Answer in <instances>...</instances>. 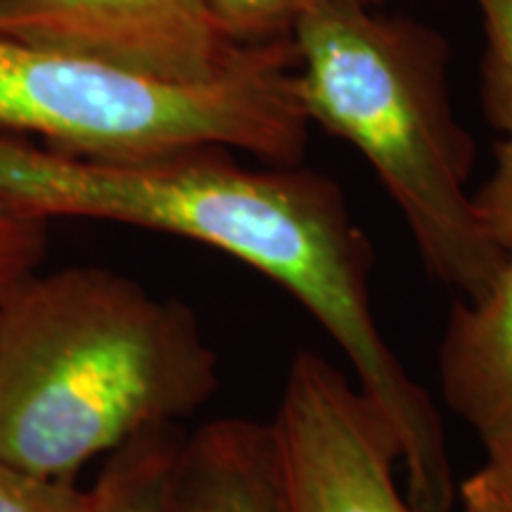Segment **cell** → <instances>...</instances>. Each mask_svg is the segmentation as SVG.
Masks as SVG:
<instances>
[{
  "label": "cell",
  "mask_w": 512,
  "mask_h": 512,
  "mask_svg": "<svg viewBox=\"0 0 512 512\" xmlns=\"http://www.w3.org/2000/svg\"><path fill=\"white\" fill-rule=\"evenodd\" d=\"M230 152L91 159L0 131V200L46 221L74 216L181 235L275 280L342 349L356 387L387 422L413 508L451 512L458 484L444 425L382 335L373 249L342 190L299 164L252 169Z\"/></svg>",
  "instance_id": "cell-1"
},
{
  "label": "cell",
  "mask_w": 512,
  "mask_h": 512,
  "mask_svg": "<svg viewBox=\"0 0 512 512\" xmlns=\"http://www.w3.org/2000/svg\"><path fill=\"white\" fill-rule=\"evenodd\" d=\"M219 389L197 316L98 266L31 273L0 297V460L74 479Z\"/></svg>",
  "instance_id": "cell-2"
},
{
  "label": "cell",
  "mask_w": 512,
  "mask_h": 512,
  "mask_svg": "<svg viewBox=\"0 0 512 512\" xmlns=\"http://www.w3.org/2000/svg\"><path fill=\"white\" fill-rule=\"evenodd\" d=\"M294 91L311 124L354 145L411 228L427 271L477 299L505 252L467 192L475 145L448 98L437 31L363 0H320L292 31Z\"/></svg>",
  "instance_id": "cell-3"
},
{
  "label": "cell",
  "mask_w": 512,
  "mask_h": 512,
  "mask_svg": "<svg viewBox=\"0 0 512 512\" xmlns=\"http://www.w3.org/2000/svg\"><path fill=\"white\" fill-rule=\"evenodd\" d=\"M294 67L292 38L216 79L171 81L0 36V131L91 159L226 147L294 166L311 126Z\"/></svg>",
  "instance_id": "cell-4"
},
{
  "label": "cell",
  "mask_w": 512,
  "mask_h": 512,
  "mask_svg": "<svg viewBox=\"0 0 512 512\" xmlns=\"http://www.w3.org/2000/svg\"><path fill=\"white\" fill-rule=\"evenodd\" d=\"M271 425L292 512H420L396 482L399 451L387 422L313 351L290 363Z\"/></svg>",
  "instance_id": "cell-5"
},
{
  "label": "cell",
  "mask_w": 512,
  "mask_h": 512,
  "mask_svg": "<svg viewBox=\"0 0 512 512\" xmlns=\"http://www.w3.org/2000/svg\"><path fill=\"white\" fill-rule=\"evenodd\" d=\"M0 36L171 81L216 79L266 46L230 41L211 0H0Z\"/></svg>",
  "instance_id": "cell-6"
},
{
  "label": "cell",
  "mask_w": 512,
  "mask_h": 512,
  "mask_svg": "<svg viewBox=\"0 0 512 512\" xmlns=\"http://www.w3.org/2000/svg\"><path fill=\"white\" fill-rule=\"evenodd\" d=\"M446 403L477 434L486 460L512 463V252L477 299H460L439 349Z\"/></svg>",
  "instance_id": "cell-7"
},
{
  "label": "cell",
  "mask_w": 512,
  "mask_h": 512,
  "mask_svg": "<svg viewBox=\"0 0 512 512\" xmlns=\"http://www.w3.org/2000/svg\"><path fill=\"white\" fill-rule=\"evenodd\" d=\"M164 512H292L271 422L221 418L183 437Z\"/></svg>",
  "instance_id": "cell-8"
},
{
  "label": "cell",
  "mask_w": 512,
  "mask_h": 512,
  "mask_svg": "<svg viewBox=\"0 0 512 512\" xmlns=\"http://www.w3.org/2000/svg\"><path fill=\"white\" fill-rule=\"evenodd\" d=\"M181 444L178 425H159L107 453L91 489V512H164L166 486Z\"/></svg>",
  "instance_id": "cell-9"
},
{
  "label": "cell",
  "mask_w": 512,
  "mask_h": 512,
  "mask_svg": "<svg viewBox=\"0 0 512 512\" xmlns=\"http://www.w3.org/2000/svg\"><path fill=\"white\" fill-rule=\"evenodd\" d=\"M482 12L486 50L482 60V107L489 124L512 136V0H475Z\"/></svg>",
  "instance_id": "cell-10"
},
{
  "label": "cell",
  "mask_w": 512,
  "mask_h": 512,
  "mask_svg": "<svg viewBox=\"0 0 512 512\" xmlns=\"http://www.w3.org/2000/svg\"><path fill=\"white\" fill-rule=\"evenodd\" d=\"M320 0H211L216 24L240 46L292 38L297 22Z\"/></svg>",
  "instance_id": "cell-11"
},
{
  "label": "cell",
  "mask_w": 512,
  "mask_h": 512,
  "mask_svg": "<svg viewBox=\"0 0 512 512\" xmlns=\"http://www.w3.org/2000/svg\"><path fill=\"white\" fill-rule=\"evenodd\" d=\"M93 494L74 479L31 475L0 460V512H91Z\"/></svg>",
  "instance_id": "cell-12"
},
{
  "label": "cell",
  "mask_w": 512,
  "mask_h": 512,
  "mask_svg": "<svg viewBox=\"0 0 512 512\" xmlns=\"http://www.w3.org/2000/svg\"><path fill=\"white\" fill-rule=\"evenodd\" d=\"M48 247V221L0 200V297L38 271Z\"/></svg>",
  "instance_id": "cell-13"
},
{
  "label": "cell",
  "mask_w": 512,
  "mask_h": 512,
  "mask_svg": "<svg viewBox=\"0 0 512 512\" xmlns=\"http://www.w3.org/2000/svg\"><path fill=\"white\" fill-rule=\"evenodd\" d=\"M484 233L505 254L512 252V136L496 145V164L489 181L472 195Z\"/></svg>",
  "instance_id": "cell-14"
},
{
  "label": "cell",
  "mask_w": 512,
  "mask_h": 512,
  "mask_svg": "<svg viewBox=\"0 0 512 512\" xmlns=\"http://www.w3.org/2000/svg\"><path fill=\"white\" fill-rule=\"evenodd\" d=\"M460 512H512V463L486 460L458 486Z\"/></svg>",
  "instance_id": "cell-15"
},
{
  "label": "cell",
  "mask_w": 512,
  "mask_h": 512,
  "mask_svg": "<svg viewBox=\"0 0 512 512\" xmlns=\"http://www.w3.org/2000/svg\"><path fill=\"white\" fill-rule=\"evenodd\" d=\"M363 3L373 5V8H380V5H384V3H387V0H363Z\"/></svg>",
  "instance_id": "cell-16"
}]
</instances>
